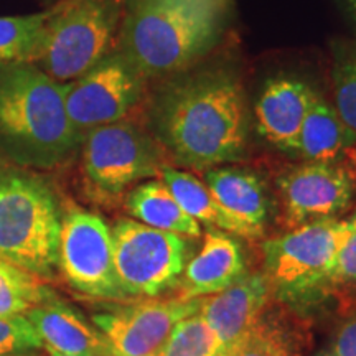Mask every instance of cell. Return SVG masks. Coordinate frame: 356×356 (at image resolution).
I'll return each mask as SVG.
<instances>
[{"mask_svg": "<svg viewBox=\"0 0 356 356\" xmlns=\"http://www.w3.org/2000/svg\"><path fill=\"white\" fill-rule=\"evenodd\" d=\"M147 129L177 167L207 172L239 162L251 131L241 74L210 65L167 76L150 97Z\"/></svg>", "mask_w": 356, "mask_h": 356, "instance_id": "cell-1", "label": "cell"}, {"mask_svg": "<svg viewBox=\"0 0 356 356\" xmlns=\"http://www.w3.org/2000/svg\"><path fill=\"white\" fill-rule=\"evenodd\" d=\"M66 83L32 63H0V155L17 167L51 170L81 145L66 111Z\"/></svg>", "mask_w": 356, "mask_h": 356, "instance_id": "cell-2", "label": "cell"}, {"mask_svg": "<svg viewBox=\"0 0 356 356\" xmlns=\"http://www.w3.org/2000/svg\"><path fill=\"white\" fill-rule=\"evenodd\" d=\"M229 0H127L118 50L147 79L188 70L225 30Z\"/></svg>", "mask_w": 356, "mask_h": 356, "instance_id": "cell-3", "label": "cell"}, {"mask_svg": "<svg viewBox=\"0 0 356 356\" xmlns=\"http://www.w3.org/2000/svg\"><path fill=\"white\" fill-rule=\"evenodd\" d=\"M63 208L50 181L30 168L0 165V257L47 280L58 270Z\"/></svg>", "mask_w": 356, "mask_h": 356, "instance_id": "cell-4", "label": "cell"}, {"mask_svg": "<svg viewBox=\"0 0 356 356\" xmlns=\"http://www.w3.org/2000/svg\"><path fill=\"white\" fill-rule=\"evenodd\" d=\"M127 0H60L47 22L35 65L70 83L118 48Z\"/></svg>", "mask_w": 356, "mask_h": 356, "instance_id": "cell-5", "label": "cell"}, {"mask_svg": "<svg viewBox=\"0 0 356 356\" xmlns=\"http://www.w3.org/2000/svg\"><path fill=\"white\" fill-rule=\"evenodd\" d=\"M84 188L99 203H114L142 181L160 175L167 155L152 134L122 121L92 129L81 140Z\"/></svg>", "mask_w": 356, "mask_h": 356, "instance_id": "cell-6", "label": "cell"}, {"mask_svg": "<svg viewBox=\"0 0 356 356\" xmlns=\"http://www.w3.org/2000/svg\"><path fill=\"white\" fill-rule=\"evenodd\" d=\"M348 231V220L328 218L266 239L262 243L264 274L273 293L286 299L322 293Z\"/></svg>", "mask_w": 356, "mask_h": 356, "instance_id": "cell-7", "label": "cell"}, {"mask_svg": "<svg viewBox=\"0 0 356 356\" xmlns=\"http://www.w3.org/2000/svg\"><path fill=\"white\" fill-rule=\"evenodd\" d=\"M114 266L126 297L154 299L175 287L184 274L190 244L186 236L119 218L111 228Z\"/></svg>", "mask_w": 356, "mask_h": 356, "instance_id": "cell-8", "label": "cell"}, {"mask_svg": "<svg viewBox=\"0 0 356 356\" xmlns=\"http://www.w3.org/2000/svg\"><path fill=\"white\" fill-rule=\"evenodd\" d=\"M58 270L74 291L91 299H127L115 274L111 226L96 213L74 204L63 211Z\"/></svg>", "mask_w": 356, "mask_h": 356, "instance_id": "cell-9", "label": "cell"}, {"mask_svg": "<svg viewBox=\"0 0 356 356\" xmlns=\"http://www.w3.org/2000/svg\"><path fill=\"white\" fill-rule=\"evenodd\" d=\"M147 79L115 48L81 76L66 83V111L78 136L122 121L145 97Z\"/></svg>", "mask_w": 356, "mask_h": 356, "instance_id": "cell-10", "label": "cell"}, {"mask_svg": "<svg viewBox=\"0 0 356 356\" xmlns=\"http://www.w3.org/2000/svg\"><path fill=\"white\" fill-rule=\"evenodd\" d=\"M282 220L287 229L338 218L353 207L356 184L348 160L302 162L277 177Z\"/></svg>", "mask_w": 356, "mask_h": 356, "instance_id": "cell-11", "label": "cell"}, {"mask_svg": "<svg viewBox=\"0 0 356 356\" xmlns=\"http://www.w3.org/2000/svg\"><path fill=\"white\" fill-rule=\"evenodd\" d=\"M198 309L200 299L154 297L96 312L92 323L104 337L111 356H157L173 327Z\"/></svg>", "mask_w": 356, "mask_h": 356, "instance_id": "cell-12", "label": "cell"}, {"mask_svg": "<svg viewBox=\"0 0 356 356\" xmlns=\"http://www.w3.org/2000/svg\"><path fill=\"white\" fill-rule=\"evenodd\" d=\"M273 287L264 273L244 274L226 291L200 299L198 315L228 350L264 318Z\"/></svg>", "mask_w": 356, "mask_h": 356, "instance_id": "cell-13", "label": "cell"}, {"mask_svg": "<svg viewBox=\"0 0 356 356\" xmlns=\"http://www.w3.org/2000/svg\"><path fill=\"white\" fill-rule=\"evenodd\" d=\"M315 95L317 91L299 78L267 79L252 108L257 134L280 152L296 155L302 122Z\"/></svg>", "mask_w": 356, "mask_h": 356, "instance_id": "cell-14", "label": "cell"}, {"mask_svg": "<svg viewBox=\"0 0 356 356\" xmlns=\"http://www.w3.org/2000/svg\"><path fill=\"white\" fill-rule=\"evenodd\" d=\"M246 274L241 246L225 231L208 228L200 252L186 262L178 280L177 297L185 300L202 299L222 292Z\"/></svg>", "mask_w": 356, "mask_h": 356, "instance_id": "cell-15", "label": "cell"}, {"mask_svg": "<svg viewBox=\"0 0 356 356\" xmlns=\"http://www.w3.org/2000/svg\"><path fill=\"white\" fill-rule=\"evenodd\" d=\"M42 338L43 348L76 356H111L96 325L56 293L25 315Z\"/></svg>", "mask_w": 356, "mask_h": 356, "instance_id": "cell-16", "label": "cell"}, {"mask_svg": "<svg viewBox=\"0 0 356 356\" xmlns=\"http://www.w3.org/2000/svg\"><path fill=\"white\" fill-rule=\"evenodd\" d=\"M204 185L231 215L264 236L270 213V198L257 173L238 165H220L203 172Z\"/></svg>", "mask_w": 356, "mask_h": 356, "instance_id": "cell-17", "label": "cell"}, {"mask_svg": "<svg viewBox=\"0 0 356 356\" xmlns=\"http://www.w3.org/2000/svg\"><path fill=\"white\" fill-rule=\"evenodd\" d=\"M356 145V134L343 122L335 106L317 91L302 122L296 155L304 162H338Z\"/></svg>", "mask_w": 356, "mask_h": 356, "instance_id": "cell-18", "label": "cell"}, {"mask_svg": "<svg viewBox=\"0 0 356 356\" xmlns=\"http://www.w3.org/2000/svg\"><path fill=\"white\" fill-rule=\"evenodd\" d=\"M160 180L167 185L173 198L184 208L186 215L195 221L203 222L208 228H216L246 239H259L254 231L243 221L231 215L215 198L210 188L190 172H184L172 165L163 167Z\"/></svg>", "mask_w": 356, "mask_h": 356, "instance_id": "cell-19", "label": "cell"}, {"mask_svg": "<svg viewBox=\"0 0 356 356\" xmlns=\"http://www.w3.org/2000/svg\"><path fill=\"white\" fill-rule=\"evenodd\" d=\"M124 208L132 220L150 228L170 231L186 238L202 236L200 222L186 215L167 185L159 178H150L132 186L124 197Z\"/></svg>", "mask_w": 356, "mask_h": 356, "instance_id": "cell-20", "label": "cell"}, {"mask_svg": "<svg viewBox=\"0 0 356 356\" xmlns=\"http://www.w3.org/2000/svg\"><path fill=\"white\" fill-rule=\"evenodd\" d=\"M53 7L32 15L0 17V63H32L42 50Z\"/></svg>", "mask_w": 356, "mask_h": 356, "instance_id": "cell-21", "label": "cell"}, {"mask_svg": "<svg viewBox=\"0 0 356 356\" xmlns=\"http://www.w3.org/2000/svg\"><path fill=\"white\" fill-rule=\"evenodd\" d=\"M53 293L43 279L0 257V317L26 315Z\"/></svg>", "mask_w": 356, "mask_h": 356, "instance_id": "cell-22", "label": "cell"}, {"mask_svg": "<svg viewBox=\"0 0 356 356\" xmlns=\"http://www.w3.org/2000/svg\"><path fill=\"white\" fill-rule=\"evenodd\" d=\"M333 106L356 134V38L332 42Z\"/></svg>", "mask_w": 356, "mask_h": 356, "instance_id": "cell-23", "label": "cell"}, {"mask_svg": "<svg viewBox=\"0 0 356 356\" xmlns=\"http://www.w3.org/2000/svg\"><path fill=\"white\" fill-rule=\"evenodd\" d=\"M225 348L197 314L180 320L157 356H222Z\"/></svg>", "mask_w": 356, "mask_h": 356, "instance_id": "cell-24", "label": "cell"}, {"mask_svg": "<svg viewBox=\"0 0 356 356\" xmlns=\"http://www.w3.org/2000/svg\"><path fill=\"white\" fill-rule=\"evenodd\" d=\"M350 231L333 264L323 293H333L348 310L356 307V215L348 218Z\"/></svg>", "mask_w": 356, "mask_h": 356, "instance_id": "cell-25", "label": "cell"}, {"mask_svg": "<svg viewBox=\"0 0 356 356\" xmlns=\"http://www.w3.org/2000/svg\"><path fill=\"white\" fill-rule=\"evenodd\" d=\"M43 348V341L25 315L0 317V356L30 353Z\"/></svg>", "mask_w": 356, "mask_h": 356, "instance_id": "cell-26", "label": "cell"}, {"mask_svg": "<svg viewBox=\"0 0 356 356\" xmlns=\"http://www.w3.org/2000/svg\"><path fill=\"white\" fill-rule=\"evenodd\" d=\"M222 356H296L289 348V345L284 341V338L280 337L273 328H267L264 323V318L261 320V323L249 333L248 337H244L241 341L229 346L228 350H225Z\"/></svg>", "mask_w": 356, "mask_h": 356, "instance_id": "cell-27", "label": "cell"}, {"mask_svg": "<svg viewBox=\"0 0 356 356\" xmlns=\"http://www.w3.org/2000/svg\"><path fill=\"white\" fill-rule=\"evenodd\" d=\"M312 356H356V307L348 310L327 345Z\"/></svg>", "mask_w": 356, "mask_h": 356, "instance_id": "cell-28", "label": "cell"}, {"mask_svg": "<svg viewBox=\"0 0 356 356\" xmlns=\"http://www.w3.org/2000/svg\"><path fill=\"white\" fill-rule=\"evenodd\" d=\"M340 2L341 8H343L348 19L351 20V24L356 26V0H338Z\"/></svg>", "mask_w": 356, "mask_h": 356, "instance_id": "cell-29", "label": "cell"}, {"mask_svg": "<svg viewBox=\"0 0 356 356\" xmlns=\"http://www.w3.org/2000/svg\"><path fill=\"white\" fill-rule=\"evenodd\" d=\"M345 159L348 160V163H350L351 170H353V175H355V184H356V145L351 147V149L348 150V152H346ZM355 202H356V195H355ZM353 215H356V203H355V213H353Z\"/></svg>", "mask_w": 356, "mask_h": 356, "instance_id": "cell-30", "label": "cell"}, {"mask_svg": "<svg viewBox=\"0 0 356 356\" xmlns=\"http://www.w3.org/2000/svg\"><path fill=\"white\" fill-rule=\"evenodd\" d=\"M47 351V356H76V355H65V353H58V351H53V350H48L44 348Z\"/></svg>", "mask_w": 356, "mask_h": 356, "instance_id": "cell-31", "label": "cell"}, {"mask_svg": "<svg viewBox=\"0 0 356 356\" xmlns=\"http://www.w3.org/2000/svg\"><path fill=\"white\" fill-rule=\"evenodd\" d=\"M2 356H38V355H33V351H30V353H12V355H2Z\"/></svg>", "mask_w": 356, "mask_h": 356, "instance_id": "cell-32", "label": "cell"}]
</instances>
